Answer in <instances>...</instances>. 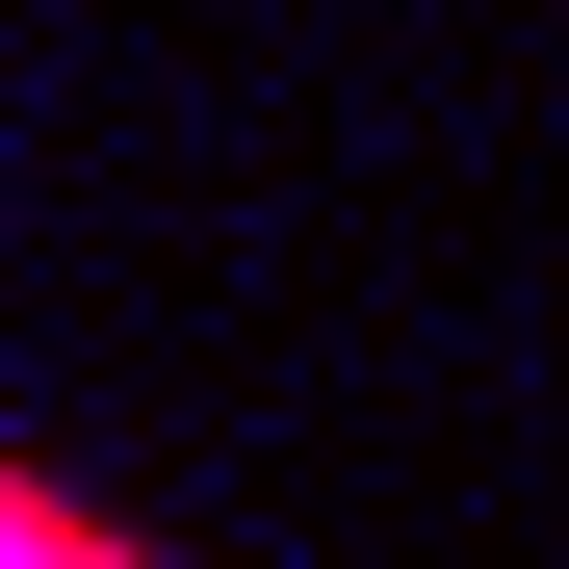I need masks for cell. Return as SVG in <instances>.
Returning a JSON list of instances; mask_svg holds the SVG:
<instances>
[{
    "label": "cell",
    "instance_id": "obj_1",
    "mask_svg": "<svg viewBox=\"0 0 569 569\" xmlns=\"http://www.w3.org/2000/svg\"><path fill=\"white\" fill-rule=\"evenodd\" d=\"M0 569H130V543H104V518H78L52 466H27V518H0Z\"/></svg>",
    "mask_w": 569,
    "mask_h": 569
}]
</instances>
